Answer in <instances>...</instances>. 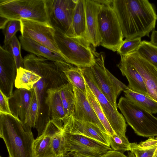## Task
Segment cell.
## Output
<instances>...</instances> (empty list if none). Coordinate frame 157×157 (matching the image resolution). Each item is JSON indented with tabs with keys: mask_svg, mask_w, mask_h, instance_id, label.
<instances>
[{
	"mask_svg": "<svg viewBox=\"0 0 157 157\" xmlns=\"http://www.w3.org/2000/svg\"><path fill=\"white\" fill-rule=\"evenodd\" d=\"M141 38L125 39L117 52L120 56L125 55L135 51L140 44Z\"/></svg>",
	"mask_w": 157,
	"mask_h": 157,
	"instance_id": "33",
	"label": "cell"
},
{
	"mask_svg": "<svg viewBox=\"0 0 157 157\" xmlns=\"http://www.w3.org/2000/svg\"><path fill=\"white\" fill-rule=\"evenodd\" d=\"M127 157H136L135 155L132 151L128 152Z\"/></svg>",
	"mask_w": 157,
	"mask_h": 157,
	"instance_id": "44",
	"label": "cell"
},
{
	"mask_svg": "<svg viewBox=\"0 0 157 157\" xmlns=\"http://www.w3.org/2000/svg\"><path fill=\"white\" fill-rule=\"evenodd\" d=\"M95 62L88 67L93 78L99 89L113 106L116 109V99L121 92L128 86L121 82L105 66V53L96 52L93 49Z\"/></svg>",
	"mask_w": 157,
	"mask_h": 157,
	"instance_id": "7",
	"label": "cell"
},
{
	"mask_svg": "<svg viewBox=\"0 0 157 157\" xmlns=\"http://www.w3.org/2000/svg\"><path fill=\"white\" fill-rule=\"evenodd\" d=\"M156 148L143 149L139 147L136 143L131 144L130 151L132 152L136 157H153Z\"/></svg>",
	"mask_w": 157,
	"mask_h": 157,
	"instance_id": "37",
	"label": "cell"
},
{
	"mask_svg": "<svg viewBox=\"0 0 157 157\" xmlns=\"http://www.w3.org/2000/svg\"><path fill=\"white\" fill-rule=\"evenodd\" d=\"M51 140L52 149L56 157H64L68 152L66 150L63 131L52 137Z\"/></svg>",
	"mask_w": 157,
	"mask_h": 157,
	"instance_id": "34",
	"label": "cell"
},
{
	"mask_svg": "<svg viewBox=\"0 0 157 157\" xmlns=\"http://www.w3.org/2000/svg\"><path fill=\"white\" fill-rule=\"evenodd\" d=\"M121 57L138 72L143 79L148 96L157 102V68L136 51Z\"/></svg>",
	"mask_w": 157,
	"mask_h": 157,
	"instance_id": "13",
	"label": "cell"
},
{
	"mask_svg": "<svg viewBox=\"0 0 157 157\" xmlns=\"http://www.w3.org/2000/svg\"><path fill=\"white\" fill-rule=\"evenodd\" d=\"M110 147L112 150L123 153L130 151L131 143L126 136L117 135L115 133L113 135H108Z\"/></svg>",
	"mask_w": 157,
	"mask_h": 157,
	"instance_id": "30",
	"label": "cell"
},
{
	"mask_svg": "<svg viewBox=\"0 0 157 157\" xmlns=\"http://www.w3.org/2000/svg\"><path fill=\"white\" fill-rule=\"evenodd\" d=\"M45 103L48 107L49 116L52 119L63 123L66 114L58 88L47 89Z\"/></svg>",
	"mask_w": 157,
	"mask_h": 157,
	"instance_id": "21",
	"label": "cell"
},
{
	"mask_svg": "<svg viewBox=\"0 0 157 157\" xmlns=\"http://www.w3.org/2000/svg\"><path fill=\"white\" fill-rule=\"evenodd\" d=\"M9 20L7 18L0 16V29H5Z\"/></svg>",
	"mask_w": 157,
	"mask_h": 157,
	"instance_id": "42",
	"label": "cell"
},
{
	"mask_svg": "<svg viewBox=\"0 0 157 157\" xmlns=\"http://www.w3.org/2000/svg\"><path fill=\"white\" fill-rule=\"evenodd\" d=\"M135 51L157 68V47L150 41L143 40Z\"/></svg>",
	"mask_w": 157,
	"mask_h": 157,
	"instance_id": "29",
	"label": "cell"
},
{
	"mask_svg": "<svg viewBox=\"0 0 157 157\" xmlns=\"http://www.w3.org/2000/svg\"><path fill=\"white\" fill-rule=\"evenodd\" d=\"M33 90V88L30 90L16 88L9 98L10 106L13 115L24 123Z\"/></svg>",
	"mask_w": 157,
	"mask_h": 157,
	"instance_id": "18",
	"label": "cell"
},
{
	"mask_svg": "<svg viewBox=\"0 0 157 157\" xmlns=\"http://www.w3.org/2000/svg\"><path fill=\"white\" fill-rule=\"evenodd\" d=\"M98 157H127V156L123 153L112 150Z\"/></svg>",
	"mask_w": 157,
	"mask_h": 157,
	"instance_id": "40",
	"label": "cell"
},
{
	"mask_svg": "<svg viewBox=\"0 0 157 157\" xmlns=\"http://www.w3.org/2000/svg\"><path fill=\"white\" fill-rule=\"evenodd\" d=\"M0 157H2V156H0Z\"/></svg>",
	"mask_w": 157,
	"mask_h": 157,
	"instance_id": "46",
	"label": "cell"
},
{
	"mask_svg": "<svg viewBox=\"0 0 157 157\" xmlns=\"http://www.w3.org/2000/svg\"><path fill=\"white\" fill-rule=\"evenodd\" d=\"M19 39L22 48L27 52L55 62L66 61L60 54L29 38L21 35Z\"/></svg>",
	"mask_w": 157,
	"mask_h": 157,
	"instance_id": "20",
	"label": "cell"
},
{
	"mask_svg": "<svg viewBox=\"0 0 157 157\" xmlns=\"http://www.w3.org/2000/svg\"><path fill=\"white\" fill-rule=\"evenodd\" d=\"M67 152L74 151L87 157H98L112 150L107 146L90 138L63 131Z\"/></svg>",
	"mask_w": 157,
	"mask_h": 157,
	"instance_id": "11",
	"label": "cell"
},
{
	"mask_svg": "<svg viewBox=\"0 0 157 157\" xmlns=\"http://www.w3.org/2000/svg\"><path fill=\"white\" fill-rule=\"evenodd\" d=\"M38 118V106L34 89L31 101L26 113L25 123L31 127L35 128Z\"/></svg>",
	"mask_w": 157,
	"mask_h": 157,
	"instance_id": "32",
	"label": "cell"
},
{
	"mask_svg": "<svg viewBox=\"0 0 157 157\" xmlns=\"http://www.w3.org/2000/svg\"><path fill=\"white\" fill-rule=\"evenodd\" d=\"M150 39V42L157 47V31L154 30L152 32Z\"/></svg>",
	"mask_w": 157,
	"mask_h": 157,
	"instance_id": "41",
	"label": "cell"
},
{
	"mask_svg": "<svg viewBox=\"0 0 157 157\" xmlns=\"http://www.w3.org/2000/svg\"><path fill=\"white\" fill-rule=\"evenodd\" d=\"M20 20L22 36L29 38L60 54L55 39V29L53 27L33 21Z\"/></svg>",
	"mask_w": 157,
	"mask_h": 157,
	"instance_id": "12",
	"label": "cell"
},
{
	"mask_svg": "<svg viewBox=\"0 0 157 157\" xmlns=\"http://www.w3.org/2000/svg\"><path fill=\"white\" fill-rule=\"evenodd\" d=\"M17 68L11 53L0 46V90L9 98L12 94Z\"/></svg>",
	"mask_w": 157,
	"mask_h": 157,
	"instance_id": "15",
	"label": "cell"
},
{
	"mask_svg": "<svg viewBox=\"0 0 157 157\" xmlns=\"http://www.w3.org/2000/svg\"><path fill=\"white\" fill-rule=\"evenodd\" d=\"M41 78L40 76L34 72L20 67L17 70L15 86L17 89L22 88L30 90Z\"/></svg>",
	"mask_w": 157,
	"mask_h": 157,
	"instance_id": "23",
	"label": "cell"
},
{
	"mask_svg": "<svg viewBox=\"0 0 157 157\" xmlns=\"http://www.w3.org/2000/svg\"><path fill=\"white\" fill-rule=\"evenodd\" d=\"M153 157H157V147L154 152Z\"/></svg>",
	"mask_w": 157,
	"mask_h": 157,
	"instance_id": "45",
	"label": "cell"
},
{
	"mask_svg": "<svg viewBox=\"0 0 157 157\" xmlns=\"http://www.w3.org/2000/svg\"><path fill=\"white\" fill-rule=\"evenodd\" d=\"M117 66L123 75L127 78L128 82L127 86L129 89L136 92L148 96L141 75L133 66L121 58Z\"/></svg>",
	"mask_w": 157,
	"mask_h": 157,
	"instance_id": "19",
	"label": "cell"
},
{
	"mask_svg": "<svg viewBox=\"0 0 157 157\" xmlns=\"http://www.w3.org/2000/svg\"><path fill=\"white\" fill-rule=\"evenodd\" d=\"M72 29L74 36L84 39L88 41L85 0H77L74 11Z\"/></svg>",
	"mask_w": 157,
	"mask_h": 157,
	"instance_id": "22",
	"label": "cell"
},
{
	"mask_svg": "<svg viewBox=\"0 0 157 157\" xmlns=\"http://www.w3.org/2000/svg\"><path fill=\"white\" fill-rule=\"evenodd\" d=\"M123 91L128 99L152 114L157 113V102L150 98L136 92L128 88Z\"/></svg>",
	"mask_w": 157,
	"mask_h": 157,
	"instance_id": "24",
	"label": "cell"
},
{
	"mask_svg": "<svg viewBox=\"0 0 157 157\" xmlns=\"http://www.w3.org/2000/svg\"><path fill=\"white\" fill-rule=\"evenodd\" d=\"M21 29L20 20H10L5 27L4 33V45H7L15 36L18 31Z\"/></svg>",
	"mask_w": 157,
	"mask_h": 157,
	"instance_id": "35",
	"label": "cell"
},
{
	"mask_svg": "<svg viewBox=\"0 0 157 157\" xmlns=\"http://www.w3.org/2000/svg\"><path fill=\"white\" fill-rule=\"evenodd\" d=\"M32 128L12 115L0 113V137L9 157H34Z\"/></svg>",
	"mask_w": 157,
	"mask_h": 157,
	"instance_id": "2",
	"label": "cell"
},
{
	"mask_svg": "<svg viewBox=\"0 0 157 157\" xmlns=\"http://www.w3.org/2000/svg\"><path fill=\"white\" fill-rule=\"evenodd\" d=\"M50 25L70 37L74 11L77 0H45Z\"/></svg>",
	"mask_w": 157,
	"mask_h": 157,
	"instance_id": "9",
	"label": "cell"
},
{
	"mask_svg": "<svg viewBox=\"0 0 157 157\" xmlns=\"http://www.w3.org/2000/svg\"><path fill=\"white\" fill-rule=\"evenodd\" d=\"M63 72L73 86L86 93V82L81 68L72 66L67 68Z\"/></svg>",
	"mask_w": 157,
	"mask_h": 157,
	"instance_id": "27",
	"label": "cell"
},
{
	"mask_svg": "<svg viewBox=\"0 0 157 157\" xmlns=\"http://www.w3.org/2000/svg\"><path fill=\"white\" fill-rule=\"evenodd\" d=\"M0 16L9 20L25 19L51 25L45 0H0Z\"/></svg>",
	"mask_w": 157,
	"mask_h": 157,
	"instance_id": "4",
	"label": "cell"
},
{
	"mask_svg": "<svg viewBox=\"0 0 157 157\" xmlns=\"http://www.w3.org/2000/svg\"><path fill=\"white\" fill-rule=\"evenodd\" d=\"M21 45L15 35L9 44L3 47L11 53L15 60L17 69L20 67H24V59L21 53Z\"/></svg>",
	"mask_w": 157,
	"mask_h": 157,
	"instance_id": "31",
	"label": "cell"
},
{
	"mask_svg": "<svg viewBox=\"0 0 157 157\" xmlns=\"http://www.w3.org/2000/svg\"><path fill=\"white\" fill-rule=\"evenodd\" d=\"M0 113L12 115L10 106L9 98L5 95L1 90H0Z\"/></svg>",
	"mask_w": 157,
	"mask_h": 157,
	"instance_id": "38",
	"label": "cell"
},
{
	"mask_svg": "<svg viewBox=\"0 0 157 157\" xmlns=\"http://www.w3.org/2000/svg\"><path fill=\"white\" fill-rule=\"evenodd\" d=\"M101 7L98 24L101 39L100 45L117 51L123 41V35L117 16L112 6L113 0H98Z\"/></svg>",
	"mask_w": 157,
	"mask_h": 157,
	"instance_id": "5",
	"label": "cell"
},
{
	"mask_svg": "<svg viewBox=\"0 0 157 157\" xmlns=\"http://www.w3.org/2000/svg\"><path fill=\"white\" fill-rule=\"evenodd\" d=\"M23 59L24 68L43 78L48 89L59 88L69 82L64 73L55 62L32 54L27 55Z\"/></svg>",
	"mask_w": 157,
	"mask_h": 157,
	"instance_id": "8",
	"label": "cell"
},
{
	"mask_svg": "<svg viewBox=\"0 0 157 157\" xmlns=\"http://www.w3.org/2000/svg\"><path fill=\"white\" fill-rule=\"evenodd\" d=\"M86 95L96 115L105 128L107 135H114L115 133L112 128L98 100L86 83Z\"/></svg>",
	"mask_w": 157,
	"mask_h": 157,
	"instance_id": "26",
	"label": "cell"
},
{
	"mask_svg": "<svg viewBox=\"0 0 157 157\" xmlns=\"http://www.w3.org/2000/svg\"><path fill=\"white\" fill-rule=\"evenodd\" d=\"M51 139L50 137L40 136L35 140L34 157H56L52 149Z\"/></svg>",
	"mask_w": 157,
	"mask_h": 157,
	"instance_id": "28",
	"label": "cell"
},
{
	"mask_svg": "<svg viewBox=\"0 0 157 157\" xmlns=\"http://www.w3.org/2000/svg\"><path fill=\"white\" fill-rule=\"evenodd\" d=\"M86 25L88 41L94 47L100 45L101 39L98 24L101 4L96 0H85Z\"/></svg>",
	"mask_w": 157,
	"mask_h": 157,
	"instance_id": "17",
	"label": "cell"
},
{
	"mask_svg": "<svg viewBox=\"0 0 157 157\" xmlns=\"http://www.w3.org/2000/svg\"><path fill=\"white\" fill-rule=\"evenodd\" d=\"M58 89L66 114L65 118L73 116L75 106V94L73 86L68 82Z\"/></svg>",
	"mask_w": 157,
	"mask_h": 157,
	"instance_id": "25",
	"label": "cell"
},
{
	"mask_svg": "<svg viewBox=\"0 0 157 157\" xmlns=\"http://www.w3.org/2000/svg\"><path fill=\"white\" fill-rule=\"evenodd\" d=\"M73 87L75 94V106L74 114L72 117L78 120L94 124L107 134L105 128L88 101L86 93L73 86Z\"/></svg>",
	"mask_w": 157,
	"mask_h": 157,
	"instance_id": "16",
	"label": "cell"
},
{
	"mask_svg": "<svg viewBox=\"0 0 157 157\" xmlns=\"http://www.w3.org/2000/svg\"><path fill=\"white\" fill-rule=\"evenodd\" d=\"M35 92L39 108V117L40 111L42 106L43 98L45 90L47 88L46 83L44 78H41L36 83L33 87Z\"/></svg>",
	"mask_w": 157,
	"mask_h": 157,
	"instance_id": "36",
	"label": "cell"
},
{
	"mask_svg": "<svg viewBox=\"0 0 157 157\" xmlns=\"http://www.w3.org/2000/svg\"><path fill=\"white\" fill-rule=\"evenodd\" d=\"M86 82L98 100L114 132L126 136L127 125L123 116L114 108L95 83L88 67L81 68Z\"/></svg>",
	"mask_w": 157,
	"mask_h": 157,
	"instance_id": "10",
	"label": "cell"
},
{
	"mask_svg": "<svg viewBox=\"0 0 157 157\" xmlns=\"http://www.w3.org/2000/svg\"><path fill=\"white\" fill-rule=\"evenodd\" d=\"M63 123L64 132L82 135L110 146L108 135L92 123L78 120L71 116L65 118Z\"/></svg>",
	"mask_w": 157,
	"mask_h": 157,
	"instance_id": "14",
	"label": "cell"
},
{
	"mask_svg": "<svg viewBox=\"0 0 157 157\" xmlns=\"http://www.w3.org/2000/svg\"><path fill=\"white\" fill-rule=\"evenodd\" d=\"M117 107L128 124L138 135L146 137L157 136V118L125 97H121Z\"/></svg>",
	"mask_w": 157,
	"mask_h": 157,
	"instance_id": "6",
	"label": "cell"
},
{
	"mask_svg": "<svg viewBox=\"0 0 157 157\" xmlns=\"http://www.w3.org/2000/svg\"><path fill=\"white\" fill-rule=\"evenodd\" d=\"M137 146L143 149H148L157 147V136L156 137H149L145 141L141 142L138 144L136 143Z\"/></svg>",
	"mask_w": 157,
	"mask_h": 157,
	"instance_id": "39",
	"label": "cell"
},
{
	"mask_svg": "<svg viewBox=\"0 0 157 157\" xmlns=\"http://www.w3.org/2000/svg\"><path fill=\"white\" fill-rule=\"evenodd\" d=\"M112 6L125 39L149 37L154 30L157 14L148 0H113Z\"/></svg>",
	"mask_w": 157,
	"mask_h": 157,
	"instance_id": "1",
	"label": "cell"
},
{
	"mask_svg": "<svg viewBox=\"0 0 157 157\" xmlns=\"http://www.w3.org/2000/svg\"><path fill=\"white\" fill-rule=\"evenodd\" d=\"M55 39L60 54L68 63L77 67H89L95 62L93 48L84 39L70 37L55 29Z\"/></svg>",
	"mask_w": 157,
	"mask_h": 157,
	"instance_id": "3",
	"label": "cell"
},
{
	"mask_svg": "<svg viewBox=\"0 0 157 157\" xmlns=\"http://www.w3.org/2000/svg\"><path fill=\"white\" fill-rule=\"evenodd\" d=\"M64 157H87L74 151L68 152Z\"/></svg>",
	"mask_w": 157,
	"mask_h": 157,
	"instance_id": "43",
	"label": "cell"
}]
</instances>
